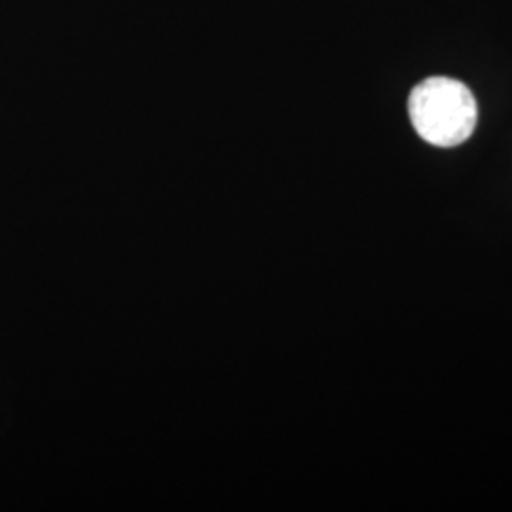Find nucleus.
Segmentation results:
<instances>
[{
	"label": "nucleus",
	"mask_w": 512,
	"mask_h": 512,
	"mask_svg": "<svg viewBox=\"0 0 512 512\" xmlns=\"http://www.w3.org/2000/svg\"><path fill=\"white\" fill-rule=\"evenodd\" d=\"M408 114L421 139L440 148L458 147L476 128L473 92L456 78L431 76L408 97Z\"/></svg>",
	"instance_id": "1"
}]
</instances>
